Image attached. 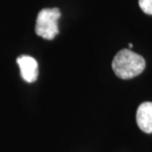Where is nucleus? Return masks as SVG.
Here are the masks:
<instances>
[{
  "mask_svg": "<svg viewBox=\"0 0 152 152\" xmlns=\"http://www.w3.org/2000/svg\"><path fill=\"white\" fill-rule=\"evenodd\" d=\"M112 67L121 79H132L142 73L145 68V59L129 48L120 50L114 57Z\"/></svg>",
  "mask_w": 152,
  "mask_h": 152,
  "instance_id": "nucleus-1",
  "label": "nucleus"
},
{
  "mask_svg": "<svg viewBox=\"0 0 152 152\" xmlns=\"http://www.w3.org/2000/svg\"><path fill=\"white\" fill-rule=\"evenodd\" d=\"M58 8H44L39 12L36 22V34L45 39H53L58 34Z\"/></svg>",
  "mask_w": 152,
  "mask_h": 152,
  "instance_id": "nucleus-2",
  "label": "nucleus"
},
{
  "mask_svg": "<svg viewBox=\"0 0 152 152\" xmlns=\"http://www.w3.org/2000/svg\"><path fill=\"white\" fill-rule=\"evenodd\" d=\"M21 76L28 83H33L37 80L39 75L38 62L34 57L29 56H21L17 58Z\"/></svg>",
  "mask_w": 152,
  "mask_h": 152,
  "instance_id": "nucleus-3",
  "label": "nucleus"
},
{
  "mask_svg": "<svg viewBox=\"0 0 152 152\" xmlns=\"http://www.w3.org/2000/svg\"><path fill=\"white\" fill-rule=\"evenodd\" d=\"M136 123L145 133H152V102H143L136 111Z\"/></svg>",
  "mask_w": 152,
  "mask_h": 152,
  "instance_id": "nucleus-4",
  "label": "nucleus"
},
{
  "mask_svg": "<svg viewBox=\"0 0 152 152\" xmlns=\"http://www.w3.org/2000/svg\"><path fill=\"white\" fill-rule=\"evenodd\" d=\"M138 4L145 14L152 15V0H138Z\"/></svg>",
  "mask_w": 152,
  "mask_h": 152,
  "instance_id": "nucleus-5",
  "label": "nucleus"
},
{
  "mask_svg": "<svg viewBox=\"0 0 152 152\" xmlns=\"http://www.w3.org/2000/svg\"><path fill=\"white\" fill-rule=\"evenodd\" d=\"M129 48H132V44H129Z\"/></svg>",
  "mask_w": 152,
  "mask_h": 152,
  "instance_id": "nucleus-6",
  "label": "nucleus"
}]
</instances>
